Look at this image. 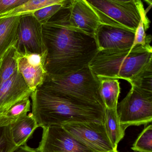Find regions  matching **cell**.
I'll return each instance as SVG.
<instances>
[{"label":"cell","mask_w":152,"mask_h":152,"mask_svg":"<svg viewBox=\"0 0 152 152\" xmlns=\"http://www.w3.org/2000/svg\"><path fill=\"white\" fill-rule=\"evenodd\" d=\"M39 127L32 113L27 114L11 123L13 142L17 147L25 145L35 130Z\"/></svg>","instance_id":"obj_15"},{"label":"cell","mask_w":152,"mask_h":152,"mask_svg":"<svg viewBox=\"0 0 152 152\" xmlns=\"http://www.w3.org/2000/svg\"><path fill=\"white\" fill-rule=\"evenodd\" d=\"M31 105L29 97L25 98L12 106L4 114L11 120V122H13L26 115L30 111Z\"/></svg>","instance_id":"obj_23"},{"label":"cell","mask_w":152,"mask_h":152,"mask_svg":"<svg viewBox=\"0 0 152 152\" xmlns=\"http://www.w3.org/2000/svg\"><path fill=\"white\" fill-rule=\"evenodd\" d=\"M129 83L131 86L152 94V62L147 65Z\"/></svg>","instance_id":"obj_21"},{"label":"cell","mask_w":152,"mask_h":152,"mask_svg":"<svg viewBox=\"0 0 152 152\" xmlns=\"http://www.w3.org/2000/svg\"><path fill=\"white\" fill-rule=\"evenodd\" d=\"M109 152H119L117 151H112Z\"/></svg>","instance_id":"obj_29"},{"label":"cell","mask_w":152,"mask_h":152,"mask_svg":"<svg viewBox=\"0 0 152 152\" xmlns=\"http://www.w3.org/2000/svg\"><path fill=\"white\" fill-rule=\"evenodd\" d=\"M100 79L88 66L65 75H47L37 88L96 103L105 108L100 93Z\"/></svg>","instance_id":"obj_4"},{"label":"cell","mask_w":152,"mask_h":152,"mask_svg":"<svg viewBox=\"0 0 152 152\" xmlns=\"http://www.w3.org/2000/svg\"><path fill=\"white\" fill-rule=\"evenodd\" d=\"M47 75L62 76L88 66L98 51L94 36L47 22L42 25Z\"/></svg>","instance_id":"obj_1"},{"label":"cell","mask_w":152,"mask_h":152,"mask_svg":"<svg viewBox=\"0 0 152 152\" xmlns=\"http://www.w3.org/2000/svg\"><path fill=\"white\" fill-rule=\"evenodd\" d=\"M11 123L9 118L0 114V152H12L18 148L12 139Z\"/></svg>","instance_id":"obj_20"},{"label":"cell","mask_w":152,"mask_h":152,"mask_svg":"<svg viewBox=\"0 0 152 152\" xmlns=\"http://www.w3.org/2000/svg\"><path fill=\"white\" fill-rule=\"evenodd\" d=\"M61 126L75 138L96 151H117L114 150L103 123L76 122Z\"/></svg>","instance_id":"obj_9"},{"label":"cell","mask_w":152,"mask_h":152,"mask_svg":"<svg viewBox=\"0 0 152 152\" xmlns=\"http://www.w3.org/2000/svg\"><path fill=\"white\" fill-rule=\"evenodd\" d=\"M43 129L39 152H98L75 138L62 126H48Z\"/></svg>","instance_id":"obj_8"},{"label":"cell","mask_w":152,"mask_h":152,"mask_svg":"<svg viewBox=\"0 0 152 152\" xmlns=\"http://www.w3.org/2000/svg\"><path fill=\"white\" fill-rule=\"evenodd\" d=\"M21 16L0 18V60L18 39Z\"/></svg>","instance_id":"obj_14"},{"label":"cell","mask_w":152,"mask_h":152,"mask_svg":"<svg viewBox=\"0 0 152 152\" xmlns=\"http://www.w3.org/2000/svg\"><path fill=\"white\" fill-rule=\"evenodd\" d=\"M151 62L152 48L149 44L131 49L98 50L88 66L98 78L122 79L129 82Z\"/></svg>","instance_id":"obj_3"},{"label":"cell","mask_w":152,"mask_h":152,"mask_svg":"<svg viewBox=\"0 0 152 152\" xmlns=\"http://www.w3.org/2000/svg\"><path fill=\"white\" fill-rule=\"evenodd\" d=\"M111 1H115L118 2L126 3L133 2H134L136 0H111Z\"/></svg>","instance_id":"obj_27"},{"label":"cell","mask_w":152,"mask_h":152,"mask_svg":"<svg viewBox=\"0 0 152 152\" xmlns=\"http://www.w3.org/2000/svg\"><path fill=\"white\" fill-rule=\"evenodd\" d=\"M131 149L136 152H152V126L149 125L140 134Z\"/></svg>","instance_id":"obj_22"},{"label":"cell","mask_w":152,"mask_h":152,"mask_svg":"<svg viewBox=\"0 0 152 152\" xmlns=\"http://www.w3.org/2000/svg\"><path fill=\"white\" fill-rule=\"evenodd\" d=\"M117 111L125 130L130 126L147 125L152 121V94L132 86L126 96L117 103Z\"/></svg>","instance_id":"obj_6"},{"label":"cell","mask_w":152,"mask_h":152,"mask_svg":"<svg viewBox=\"0 0 152 152\" xmlns=\"http://www.w3.org/2000/svg\"><path fill=\"white\" fill-rule=\"evenodd\" d=\"M29 0H0V14L24 4Z\"/></svg>","instance_id":"obj_25"},{"label":"cell","mask_w":152,"mask_h":152,"mask_svg":"<svg viewBox=\"0 0 152 152\" xmlns=\"http://www.w3.org/2000/svg\"><path fill=\"white\" fill-rule=\"evenodd\" d=\"M144 1H145L147 4H148L150 6H152V0H144Z\"/></svg>","instance_id":"obj_28"},{"label":"cell","mask_w":152,"mask_h":152,"mask_svg":"<svg viewBox=\"0 0 152 152\" xmlns=\"http://www.w3.org/2000/svg\"><path fill=\"white\" fill-rule=\"evenodd\" d=\"M134 36L135 31L103 24L99 25L94 34L98 50L131 49Z\"/></svg>","instance_id":"obj_12"},{"label":"cell","mask_w":152,"mask_h":152,"mask_svg":"<svg viewBox=\"0 0 152 152\" xmlns=\"http://www.w3.org/2000/svg\"><path fill=\"white\" fill-rule=\"evenodd\" d=\"M72 0H29L18 8L0 14V18L31 14L41 8L56 4H67Z\"/></svg>","instance_id":"obj_18"},{"label":"cell","mask_w":152,"mask_h":152,"mask_svg":"<svg viewBox=\"0 0 152 152\" xmlns=\"http://www.w3.org/2000/svg\"><path fill=\"white\" fill-rule=\"evenodd\" d=\"M40 127L76 122H104L105 108L96 103L37 88L30 96Z\"/></svg>","instance_id":"obj_2"},{"label":"cell","mask_w":152,"mask_h":152,"mask_svg":"<svg viewBox=\"0 0 152 152\" xmlns=\"http://www.w3.org/2000/svg\"><path fill=\"white\" fill-rule=\"evenodd\" d=\"M68 4H53L41 8L32 12L31 14L38 20V22L43 25L47 23L54 14Z\"/></svg>","instance_id":"obj_24"},{"label":"cell","mask_w":152,"mask_h":152,"mask_svg":"<svg viewBox=\"0 0 152 152\" xmlns=\"http://www.w3.org/2000/svg\"><path fill=\"white\" fill-rule=\"evenodd\" d=\"M48 21L63 25L94 36L95 30L101 24L97 15L84 0H72Z\"/></svg>","instance_id":"obj_7"},{"label":"cell","mask_w":152,"mask_h":152,"mask_svg":"<svg viewBox=\"0 0 152 152\" xmlns=\"http://www.w3.org/2000/svg\"><path fill=\"white\" fill-rule=\"evenodd\" d=\"M12 152H39L37 149H33L27 145H22L16 148Z\"/></svg>","instance_id":"obj_26"},{"label":"cell","mask_w":152,"mask_h":152,"mask_svg":"<svg viewBox=\"0 0 152 152\" xmlns=\"http://www.w3.org/2000/svg\"><path fill=\"white\" fill-rule=\"evenodd\" d=\"M17 53L15 47L12 46L0 60V85L18 72Z\"/></svg>","instance_id":"obj_19"},{"label":"cell","mask_w":152,"mask_h":152,"mask_svg":"<svg viewBox=\"0 0 152 152\" xmlns=\"http://www.w3.org/2000/svg\"><path fill=\"white\" fill-rule=\"evenodd\" d=\"M104 124L114 150L117 151L118 145L124 138L126 130L120 125L117 109H105Z\"/></svg>","instance_id":"obj_16"},{"label":"cell","mask_w":152,"mask_h":152,"mask_svg":"<svg viewBox=\"0 0 152 152\" xmlns=\"http://www.w3.org/2000/svg\"><path fill=\"white\" fill-rule=\"evenodd\" d=\"M99 78L101 81L100 93L105 109H117L120 93L118 80L109 78Z\"/></svg>","instance_id":"obj_17"},{"label":"cell","mask_w":152,"mask_h":152,"mask_svg":"<svg viewBox=\"0 0 152 152\" xmlns=\"http://www.w3.org/2000/svg\"><path fill=\"white\" fill-rule=\"evenodd\" d=\"M46 50L41 53L17 52L18 71L32 91L40 86L47 75L46 69Z\"/></svg>","instance_id":"obj_11"},{"label":"cell","mask_w":152,"mask_h":152,"mask_svg":"<svg viewBox=\"0 0 152 152\" xmlns=\"http://www.w3.org/2000/svg\"><path fill=\"white\" fill-rule=\"evenodd\" d=\"M96 14L101 24L135 32L142 16L146 14L140 0L118 2L111 0H84Z\"/></svg>","instance_id":"obj_5"},{"label":"cell","mask_w":152,"mask_h":152,"mask_svg":"<svg viewBox=\"0 0 152 152\" xmlns=\"http://www.w3.org/2000/svg\"><path fill=\"white\" fill-rule=\"evenodd\" d=\"M14 47L19 53H41L46 50L42 25L32 14L21 16L18 39Z\"/></svg>","instance_id":"obj_10"},{"label":"cell","mask_w":152,"mask_h":152,"mask_svg":"<svg viewBox=\"0 0 152 152\" xmlns=\"http://www.w3.org/2000/svg\"><path fill=\"white\" fill-rule=\"evenodd\" d=\"M33 92L18 71L0 85V114H4L19 101L30 97Z\"/></svg>","instance_id":"obj_13"}]
</instances>
